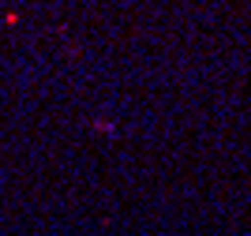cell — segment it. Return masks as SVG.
<instances>
[{"label": "cell", "instance_id": "obj_1", "mask_svg": "<svg viewBox=\"0 0 251 236\" xmlns=\"http://www.w3.org/2000/svg\"><path fill=\"white\" fill-rule=\"evenodd\" d=\"M94 128H98V131H105V135H113V124H109V120H94Z\"/></svg>", "mask_w": 251, "mask_h": 236}]
</instances>
